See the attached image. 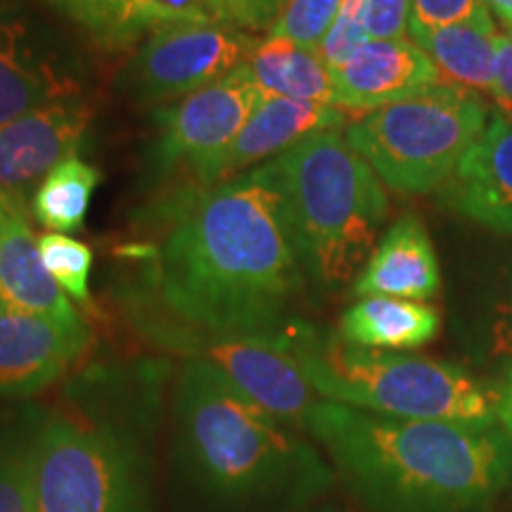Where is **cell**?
I'll list each match as a JSON object with an SVG mask.
<instances>
[{"label":"cell","mask_w":512,"mask_h":512,"mask_svg":"<svg viewBox=\"0 0 512 512\" xmlns=\"http://www.w3.org/2000/svg\"><path fill=\"white\" fill-rule=\"evenodd\" d=\"M91 344V328L0 306V396H34L62 380Z\"/></svg>","instance_id":"cell-16"},{"label":"cell","mask_w":512,"mask_h":512,"mask_svg":"<svg viewBox=\"0 0 512 512\" xmlns=\"http://www.w3.org/2000/svg\"><path fill=\"white\" fill-rule=\"evenodd\" d=\"M273 162L309 278L347 285L368 264L389 216L380 176L342 128L313 133Z\"/></svg>","instance_id":"cell-4"},{"label":"cell","mask_w":512,"mask_h":512,"mask_svg":"<svg viewBox=\"0 0 512 512\" xmlns=\"http://www.w3.org/2000/svg\"><path fill=\"white\" fill-rule=\"evenodd\" d=\"M441 290V271L425 223L403 214L384 230L368 264L356 275V297H394L427 302Z\"/></svg>","instance_id":"cell-19"},{"label":"cell","mask_w":512,"mask_h":512,"mask_svg":"<svg viewBox=\"0 0 512 512\" xmlns=\"http://www.w3.org/2000/svg\"><path fill=\"white\" fill-rule=\"evenodd\" d=\"M444 197L453 209L512 238V117L491 112L482 138L458 164L444 185Z\"/></svg>","instance_id":"cell-17"},{"label":"cell","mask_w":512,"mask_h":512,"mask_svg":"<svg viewBox=\"0 0 512 512\" xmlns=\"http://www.w3.org/2000/svg\"><path fill=\"white\" fill-rule=\"evenodd\" d=\"M219 368L242 394L292 430L304 432L311 408L320 401L306 380L290 335L280 339H204L183 351Z\"/></svg>","instance_id":"cell-12"},{"label":"cell","mask_w":512,"mask_h":512,"mask_svg":"<svg viewBox=\"0 0 512 512\" xmlns=\"http://www.w3.org/2000/svg\"><path fill=\"white\" fill-rule=\"evenodd\" d=\"M102 55L133 53L147 36L202 24L261 34L290 0H34Z\"/></svg>","instance_id":"cell-8"},{"label":"cell","mask_w":512,"mask_h":512,"mask_svg":"<svg viewBox=\"0 0 512 512\" xmlns=\"http://www.w3.org/2000/svg\"><path fill=\"white\" fill-rule=\"evenodd\" d=\"M29 214L27 207L10 202L0 223V306L86 328V318L43 264Z\"/></svg>","instance_id":"cell-18"},{"label":"cell","mask_w":512,"mask_h":512,"mask_svg":"<svg viewBox=\"0 0 512 512\" xmlns=\"http://www.w3.org/2000/svg\"><path fill=\"white\" fill-rule=\"evenodd\" d=\"M351 119L335 105H318L292 98H271L266 95L261 105L245 121L238 136L223 147L216 157L202 164L185 185H216L228 178L245 174L254 166L271 162L285 155L294 145L313 133L328 128L349 126Z\"/></svg>","instance_id":"cell-14"},{"label":"cell","mask_w":512,"mask_h":512,"mask_svg":"<svg viewBox=\"0 0 512 512\" xmlns=\"http://www.w3.org/2000/svg\"><path fill=\"white\" fill-rule=\"evenodd\" d=\"M83 93L79 57L41 22L0 3V124Z\"/></svg>","instance_id":"cell-11"},{"label":"cell","mask_w":512,"mask_h":512,"mask_svg":"<svg viewBox=\"0 0 512 512\" xmlns=\"http://www.w3.org/2000/svg\"><path fill=\"white\" fill-rule=\"evenodd\" d=\"M486 354L491 358H510L512 363V268L498 285L491 299L484 325Z\"/></svg>","instance_id":"cell-29"},{"label":"cell","mask_w":512,"mask_h":512,"mask_svg":"<svg viewBox=\"0 0 512 512\" xmlns=\"http://www.w3.org/2000/svg\"><path fill=\"white\" fill-rule=\"evenodd\" d=\"M441 318L434 306L394 297H361L339 318L337 335L356 347L411 351L439 335Z\"/></svg>","instance_id":"cell-21"},{"label":"cell","mask_w":512,"mask_h":512,"mask_svg":"<svg viewBox=\"0 0 512 512\" xmlns=\"http://www.w3.org/2000/svg\"><path fill=\"white\" fill-rule=\"evenodd\" d=\"M8 200H5V197H0V223H3V216H5V211H8Z\"/></svg>","instance_id":"cell-35"},{"label":"cell","mask_w":512,"mask_h":512,"mask_svg":"<svg viewBox=\"0 0 512 512\" xmlns=\"http://www.w3.org/2000/svg\"><path fill=\"white\" fill-rule=\"evenodd\" d=\"M299 512H349V510L342 508V505L318 501V503H313V505H309V508H304V510H299Z\"/></svg>","instance_id":"cell-34"},{"label":"cell","mask_w":512,"mask_h":512,"mask_svg":"<svg viewBox=\"0 0 512 512\" xmlns=\"http://www.w3.org/2000/svg\"><path fill=\"white\" fill-rule=\"evenodd\" d=\"M484 3L486 8L496 12V15L503 19V24L508 27V31H512V0H484Z\"/></svg>","instance_id":"cell-33"},{"label":"cell","mask_w":512,"mask_h":512,"mask_svg":"<svg viewBox=\"0 0 512 512\" xmlns=\"http://www.w3.org/2000/svg\"><path fill=\"white\" fill-rule=\"evenodd\" d=\"M411 0H368L370 38H401L408 34Z\"/></svg>","instance_id":"cell-30"},{"label":"cell","mask_w":512,"mask_h":512,"mask_svg":"<svg viewBox=\"0 0 512 512\" xmlns=\"http://www.w3.org/2000/svg\"><path fill=\"white\" fill-rule=\"evenodd\" d=\"M332 81L335 105L347 114H370L444 83L411 36L370 38L342 67L332 69Z\"/></svg>","instance_id":"cell-15"},{"label":"cell","mask_w":512,"mask_h":512,"mask_svg":"<svg viewBox=\"0 0 512 512\" xmlns=\"http://www.w3.org/2000/svg\"><path fill=\"white\" fill-rule=\"evenodd\" d=\"M498 392V408H496V418L501 422L503 432L508 434L512 441V363L510 368L505 370L503 384L496 389Z\"/></svg>","instance_id":"cell-32"},{"label":"cell","mask_w":512,"mask_h":512,"mask_svg":"<svg viewBox=\"0 0 512 512\" xmlns=\"http://www.w3.org/2000/svg\"><path fill=\"white\" fill-rule=\"evenodd\" d=\"M408 36L430 55L448 86L475 91L498 105L496 81V24L491 12L441 29L408 24Z\"/></svg>","instance_id":"cell-20"},{"label":"cell","mask_w":512,"mask_h":512,"mask_svg":"<svg viewBox=\"0 0 512 512\" xmlns=\"http://www.w3.org/2000/svg\"><path fill=\"white\" fill-rule=\"evenodd\" d=\"M27 432L0 439V512H36L29 489Z\"/></svg>","instance_id":"cell-26"},{"label":"cell","mask_w":512,"mask_h":512,"mask_svg":"<svg viewBox=\"0 0 512 512\" xmlns=\"http://www.w3.org/2000/svg\"><path fill=\"white\" fill-rule=\"evenodd\" d=\"M368 41V0H342V8H339L323 43L318 46V53L332 72V69L342 67Z\"/></svg>","instance_id":"cell-27"},{"label":"cell","mask_w":512,"mask_h":512,"mask_svg":"<svg viewBox=\"0 0 512 512\" xmlns=\"http://www.w3.org/2000/svg\"><path fill=\"white\" fill-rule=\"evenodd\" d=\"M36 512H155L143 453L112 425L48 415L29 427Z\"/></svg>","instance_id":"cell-7"},{"label":"cell","mask_w":512,"mask_h":512,"mask_svg":"<svg viewBox=\"0 0 512 512\" xmlns=\"http://www.w3.org/2000/svg\"><path fill=\"white\" fill-rule=\"evenodd\" d=\"M102 183L98 166L72 155L57 164L31 195L29 211L50 233H74L83 226L93 192Z\"/></svg>","instance_id":"cell-23"},{"label":"cell","mask_w":512,"mask_h":512,"mask_svg":"<svg viewBox=\"0 0 512 512\" xmlns=\"http://www.w3.org/2000/svg\"><path fill=\"white\" fill-rule=\"evenodd\" d=\"M247 69L256 86L271 98L335 105V81L318 50L302 48L285 38L264 36Z\"/></svg>","instance_id":"cell-22"},{"label":"cell","mask_w":512,"mask_h":512,"mask_svg":"<svg viewBox=\"0 0 512 512\" xmlns=\"http://www.w3.org/2000/svg\"><path fill=\"white\" fill-rule=\"evenodd\" d=\"M496 81H498V105L512 117V31L496 36Z\"/></svg>","instance_id":"cell-31"},{"label":"cell","mask_w":512,"mask_h":512,"mask_svg":"<svg viewBox=\"0 0 512 512\" xmlns=\"http://www.w3.org/2000/svg\"><path fill=\"white\" fill-rule=\"evenodd\" d=\"M140 266L136 316L147 337L185 351L204 339H280L306 278L275 162L164 197Z\"/></svg>","instance_id":"cell-1"},{"label":"cell","mask_w":512,"mask_h":512,"mask_svg":"<svg viewBox=\"0 0 512 512\" xmlns=\"http://www.w3.org/2000/svg\"><path fill=\"white\" fill-rule=\"evenodd\" d=\"M489 119V102L482 95L441 83L363 114L344 136L387 188L425 195L456 174Z\"/></svg>","instance_id":"cell-6"},{"label":"cell","mask_w":512,"mask_h":512,"mask_svg":"<svg viewBox=\"0 0 512 512\" xmlns=\"http://www.w3.org/2000/svg\"><path fill=\"white\" fill-rule=\"evenodd\" d=\"M304 432L368 512H456L489 501L512 467L494 427L387 418L320 399Z\"/></svg>","instance_id":"cell-3"},{"label":"cell","mask_w":512,"mask_h":512,"mask_svg":"<svg viewBox=\"0 0 512 512\" xmlns=\"http://www.w3.org/2000/svg\"><path fill=\"white\" fill-rule=\"evenodd\" d=\"M339 8H342V0H290L283 15L266 31V36L285 38L302 48L318 50Z\"/></svg>","instance_id":"cell-25"},{"label":"cell","mask_w":512,"mask_h":512,"mask_svg":"<svg viewBox=\"0 0 512 512\" xmlns=\"http://www.w3.org/2000/svg\"><path fill=\"white\" fill-rule=\"evenodd\" d=\"M290 349L320 399L403 420L494 427L498 392L453 363L356 347L299 323Z\"/></svg>","instance_id":"cell-5"},{"label":"cell","mask_w":512,"mask_h":512,"mask_svg":"<svg viewBox=\"0 0 512 512\" xmlns=\"http://www.w3.org/2000/svg\"><path fill=\"white\" fill-rule=\"evenodd\" d=\"M38 249H41V259L48 273L62 287V292L74 304L83 306V309H91L93 249L83 245L81 240H74L72 235L50 233V230L38 235Z\"/></svg>","instance_id":"cell-24"},{"label":"cell","mask_w":512,"mask_h":512,"mask_svg":"<svg viewBox=\"0 0 512 512\" xmlns=\"http://www.w3.org/2000/svg\"><path fill=\"white\" fill-rule=\"evenodd\" d=\"M171 472L195 512H299L332 482L316 446L202 358L174 382Z\"/></svg>","instance_id":"cell-2"},{"label":"cell","mask_w":512,"mask_h":512,"mask_svg":"<svg viewBox=\"0 0 512 512\" xmlns=\"http://www.w3.org/2000/svg\"><path fill=\"white\" fill-rule=\"evenodd\" d=\"M264 98L245 64L214 86L159 107L157 131L147 150V171L157 181L174 174H185L190 181L202 164L238 136Z\"/></svg>","instance_id":"cell-10"},{"label":"cell","mask_w":512,"mask_h":512,"mask_svg":"<svg viewBox=\"0 0 512 512\" xmlns=\"http://www.w3.org/2000/svg\"><path fill=\"white\" fill-rule=\"evenodd\" d=\"M489 12L484 0H411L408 24L422 29H441L470 22Z\"/></svg>","instance_id":"cell-28"},{"label":"cell","mask_w":512,"mask_h":512,"mask_svg":"<svg viewBox=\"0 0 512 512\" xmlns=\"http://www.w3.org/2000/svg\"><path fill=\"white\" fill-rule=\"evenodd\" d=\"M91 126L93 107L86 98L55 102L0 124V197L29 209L43 178L79 155Z\"/></svg>","instance_id":"cell-13"},{"label":"cell","mask_w":512,"mask_h":512,"mask_svg":"<svg viewBox=\"0 0 512 512\" xmlns=\"http://www.w3.org/2000/svg\"><path fill=\"white\" fill-rule=\"evenodd\" d=\"M261 38L252 31L202 24L155 31L133 50L119 88L138 105H174L245 67Z\"/></svg>","instance_id":"cell-9"}]
</instances>
